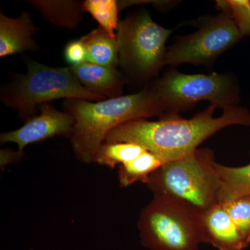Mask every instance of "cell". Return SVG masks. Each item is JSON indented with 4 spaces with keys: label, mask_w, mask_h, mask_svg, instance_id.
Here are the masks:
<instances>
[{
    "label": "cell",
    "mask_w": 250,
    "mask_h": 250,
    "mask_svg": "<svg viewBox=\"0 0 250 250\" xmlns=\"http://www.w3.org/2000/svg\"><path fill=\"white\" fill-rule=\"evenodd\" d=\"M138 229L141 245L150 250H200L204 243L201 213L164 195L143 208Z\"/></svg>",
    "instance_id": "obj_5"
},
{
    "label": "cell",
    "mask_w": 250,
    "mask_h": 250,
    "mask_svg": "<svg viewBox=\"0 0 250 250\" xmlns=\"http://www.w3.org/2000/svg\"><path fill=\"white\" fill-rule=\"evenodd\" d=\"M220 177V203L250 196V164L243 167L219 164Z\"/></svg>",
    "instance_id": "obj_15"
},
{
    "label": "cell",
    "mask_w": 250,
    "mask_h": 250,
    "mask_svg": "<svg viewBox=\"0 0 250 250\" xmlns=\"http://www.w3.org/2000/svg\"><path fill=\"white\" fill-rule=\"evenodd\" d=\"M46 21L57 27L75 29L82 21L83 1L75 0L28 1Z\"/></svg>",
    "instance_id": "obj_13"
},
{
    "label": "cell",
    "mask_w": 250,
    "mask_h": 250,
    "mask_svg": "<svg viewBox=\"0 0 250 250\" xmlns=\"http://www.w3.org/2000/svg\"><path fill=\"white\" fill-rule=\"evenodd\" d=\"M164 164L160 158L146 150L134 160L118 166L120 186L127 187L139 182L146 184L151 174Z\"/></svg>",
    "instance_id": "obj_16"
},
{
    "label": "cell",
    "mask_w": 250,
    "mask_h": 250,
    "mask_svg": "<svg viewBox=\"0 0 250 250\" xmlns=\"http://www.w3.org/2000/svg\"><path fill=\"white\" fill-rule=\"evenodd\" d=\"M230 216L248 246L250 244V196L225 202Z\"/></svg>",
    "instance_id": "obj_19"
},
{
    "label": "cell",
    "mask_w": 250,
    "mask_h": 250,
    "mask_svg": "<svg viewBox=\"0 0 250 250\" xmlns=\"http://www.w3.org/2000/svg\"><path fill=\"white\" fill-rule=\"evenodd\" d=\"M219 164L209 149L166 163L151 174L146 184L154 195L184 202L202 213L220 203Z\"/></svg>",
    "instance_id": "obj_4"
},
{
    "label": "cell",
    "mask_w": 250,
    "mask_h": 250,
    "mask_svg": "<svg viewBox=\"0 0 250 250\" xmlns=\"http://www.w3.org/2000/svg\"><path fill=\"white\" fill-rule=\"evenodd\" d=\"M39 114L25 122L19 129L2 133L1 144L16 143L18 152L22 157L24 148L54 136H70L75 120L70 113L61 111L49 103L39 107Z\"/></svg>",
    "instance_id": "obj_9"
},
{
    "label": "cell",
    "mask_w": 250,
    "mask_h": 250,
    "mask_svg": "<svg viewBox=\"0 0 250 250\" xmlns=\"http://www.w3.org/2000/svg\"><path fill=\"white\" fill-rule=\"evenodd\" d=\"M204 243L218 250H243L246 244L224 203H218L201 213Z\"/></svg>",
    "instance_id": "obj_10"
},
{
    "label": "cell",
    "mask_w": 250,
    "mask_h": 250,
    "mask_svg": "<svg viewBox=\"0 0 250 250\" xmlns=\"http://www.w3.org/2000/svg\"><path fill=\"white\" fill-rule=\"evenodd\" d=\"M33 250V249H29V250Z\"/></svg>",
    "instance_id": "obj_23"
},
{
    "label": "cell",
    "mask_w": 250,
    "mask_h": 250,
    "mask_svg": "<svg viewBox=\"0 0 250 250\" xmlns=\"http://www.w3.org/2000/svg\"><path fill=\"white\" fill-rule=\"evenodd\" d=\"M69 68L81 84L92 93L106 99L122 96L124 77L117 67L85 62Z\"/></svg>",
    "instance_id": "obj_12"
},
{
    "label": "cell",
    "mask_w": 250,
    "mask_h": 250,
    "mask_svg": "<svg viewBox=\"0 0 250 250\" xmlns=\"http://www.w3.org/2000/svg\"><path fill=\"white\" fill-rule=\"evenodd\" d=\"M171 33L146 11L120 21L116 31L119 66L134 78H151L165 65V45Z\"/></svg>",
    "instance_id": "obj_6"
},
{
    "label": "cell",
    "mask_w": 250,
    "mask_h": 250,
    "mask_svg": "<svg viewBox=\"0 0 250 250\" xmlns=\"http://www.w3.org/2000/svg\"><path fill=\"white\" fill-rule=\"evenodd\" d=\"M1 167H4L7 164L14 163L15 161H20L21 156L18 154V151L11 150V149H1Z\"/></svg>",
    "instance_id": "obj_22"
},
{
    "label": "cell",
    "mask_w": 250,
    "mask_h": 250,
    "mask_svg": "<svg viewBox=\"0 0 250 250\" xmlns=\"http://www.w3.org/2000/svg\"><path fill=\"white\" fill-rule=\"evenodd\" d=\"M217 4L230 13L243 36L250 35V0L218 1Z\"/></svg>",
    "instance_id": "obj_20"
},
{
    "label": "cell",
    "mask_w": 250,
    "mask_h": 250,
    "mask_svg": "<svg viewBox=\"0 0 250 250\" xmlns=\"http://www.w3.org/2000/svg\"><path fill=\"white\" fill-rule=\"evenodd\" d=\"M210 18L196 32L182 38L166 54L165 65L184 62L207 64L213 62L243 37L228 10Z\"/></svg>",
    "instance_id": "obj_8"
},
{
    "label": "cell",
    "mask_w": 250,
    "mask_h": 250,
    "mask_svg": "<svg viewBox=\"0 0 250 250\" xmlns=\"http://www.w3.org/2000/svg\"><path fill=\"white\" fill-rule=\"evenodd\" d=\"M152 86L166 111H183L202 100L224 111L238 106L239 100L236 81L225 74L186 75L169 71Z\"/></svg>",
    "instance_id": "obj_7"
},
{
    "label": "cell",
    "mask_w": 250,
    "mask_h": 250,
    "mask_svg": "<svg viewBox=\"0 0 250 250\" xmlns=\"http://www.w3.org/2000/svg\"><path fill=\"white\" fill-rule=\"evenodd\" d=\"M62 107L75 120L70 136L75 155L88 164L94 163L98 149L112 129L133 120L166 111L152 85L138 93L103 101L65 100Z\"/></svg>",
    "instance_id": "obj_2"
},
{
    "label": "cell",
    "mask_w": 250,
    "mask_h": 250,
    "mask_svg": "<svg viewBox=\"0 0 250 250\" xmlns=\"http://www.w3.org/2000/svg\"><path fill=\"white\" fill-rule=\"evenodd\" d=\"M84 12L91 15L98 22L100 27L113 37H116L120 21V9L116 0H85L83 1Z\"/></svg>",
    "instance_id": "obj_18"
},
{
    "label": "cell",
    "mask_w": 250,
    "mask_h": 250,
    "mask_svg": "<svg viewBox=\"0 0 250 250\" xmlns=\"http://www.w3.org/2000/svg\"><path fill=\"white\" fill-rule=\"evenodd\" d=\"M146 151L139 145L132 143H104L94 163L113 169L134 160Z\"/></svg>",
    "instance_id": "obj_17"
},
{
    "label": "cell",
    "mask_w": 250,
    "mask_h": 250,
    "mask_svg": "<svg viewBox=\"0 0 250 250\" xmlns=\"http://www.w3.org/2000/svg\"><path fill=\"white\" fill-rule=\"evenodd\" d=\"M218 108L210 104L191 119L177 117L159 121L146 118L133 120L119 125L106 136L104 143H132L139 145L166 163L190 155L206 139L231 125L250 126V112L236 106L224 110L221 116L213 117Z\"/></svg>",
    "instance_id": "obj_1"
},
{
    "label": "cell",
    "mask_w": 250,
    "mask_h": 250,
    "mask_svg": "<svg viewBox=\"0 0 250 250\" xmlns=\"http://www.w3.org/2000/svg\"><path fill=\"white\" fill-rule=\"evenodd\" d=\"M87 51V62L103 66L119 65V51L116 37H113L101 27L81 38Z\"/></svg>",
    "instance_id": "obj_14"
},
{
    "label": "cell",
    "mask_w": 250,
    "mask_h": 250,
    "mask_svg": "<svg viewBox=\"0 0 250 250\" xmlns=\"http://www.w3.org/2000/svg\"><path fill=\"white\" fill-rule=\"evenodd\" d=\"M39 28L31 14L23 11L17 18L8 17L0 13V57L24 53L39 49L32 36Z\"/></svg>",
    "instance_id": "obj_11"
},
{
    "label": "cell",
    "mask_w": 250,
    "mask_h": 250,
    "mask_svg": "<svg viewBox=\"0 0 250 250\" xmlns=\"http://www.w3.org/2000/svg\"><path fill=\"white\" fill-rule=\"evenodd\" d=\"M27 71L15 74L1 87V103L18 111L19 118L27 122L39 114V107L59 99L103 101L104 97L84 88L72 75L69 67H54L24 57Z\"/></svg>",
    "instance_id": "obj_3"
},
{
    "label": "cell",
    "mask_w": 250,
    "mask_h": 250,
    "mask_svg": "<svg viewBox=\"0 0 250 250\" xmlns=\"http://www.w3.org/2000/svg\"><path fill=\"white\" fill-rule=\"evenodd\" d=\"M63 57L70 67L77 66L87 62V51L82 39L67 42L63 51Z\"/></svg>",
    "instance_id": "obj_21"
}]
</instances>
